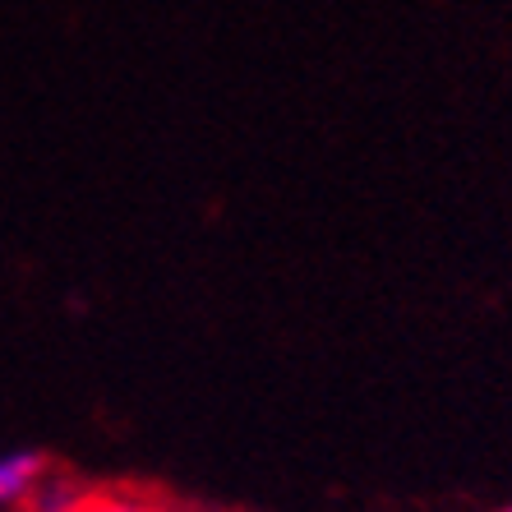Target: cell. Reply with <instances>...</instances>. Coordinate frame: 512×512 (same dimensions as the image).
<instances>
[{
	"instance_id": "obj_1",
	"label": "cell",
	"mask_w": 512,
	"mask_h": 512,
	"mask_svg": "<svg viewBox=\"0 0 512 512\" xmlns=\"http://www.w3.org/2000/svg\"><path fill=\"white\" fill-rule=\"evenodd\" d=\"M74 512H190L171 499H157L148 489H84Z\"/></svg>"
},
{
	"instance_id": "obj_2",
	"label": "cell",
	"mask_w": 512,
	"mask_h": 512,
	"mask_svg": "<svg viewBox=\"0 0 512 512\" xmlns=\"http://www.w3.org/2000/svg\"><path fill=\"white\" fill-rule=\"evenodd\" d=\"M51 471V462L42 453H14V457H0V508L5 503H24L28 489Z\"/></svg>"
},
{
	"instance_id": "obj_3",
	"label": "cell",
	"mask_w": 512,
	"mask_h": 512,
	"mask_svg": "<svg viewBox=\"0 0 512 512\" xmlns=\"http://www.w3.org/2000/svg\"><path fill=\"white\" fill-rule=\"evenodd\" d=\"M79 499H84V489L74 485V476H65V471H47V476L28 489L24 512H74Z\"/></svg>"
},
{
	"instance_id": "obj_4",
	"label": "cell",
	"mask_w": 512,
	"mask_h": 512,
	"mask_svg": "<svg viewBox=\"0 0 512 512\" xmlns=\"http://www.w3.org/2000/svg\"><path fill=\"white\" fill-rule=\"evenodd\" d=\"M503 512H512V508H503Z\"/></svg>"
}]
</instances>
